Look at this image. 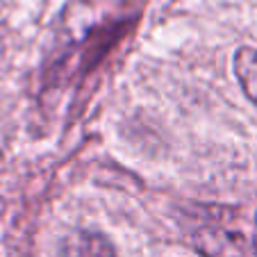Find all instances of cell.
<instances>
[{"label":"cell","mask_w":257,"mask_h":257,"mask_svg":"<svg viewBox=\"0 0 257 257\" xmlns=\"http://www.w3.org/2000/svg\"><path fill=\"white\" fill-rule=\"evenodd\" d=\"M196 248L205 257H248L243 234L230 230H203L196 237Z\"/></svg>","instance_id":"6da1fadb"},{"label":"cell","mask_w":257,"mask_h":257,"mask_svg":"<svg viewBox=\"0 0 257 257\" xmlns=\"http://www.w3.org/2000/svg\"><path fill=\"white\" fill-rule=\"evenodd\" d=\"M234 73L243 93L257 105V48H239L234 57Z\"/></svg>","instance_id":"3957f363"},{"label":"cell","mask_w":257,"mask_h":257,"mask_svg":"<svg viewBox=\"0 0 257 257\" xmlns=\"http://www.w3.org/2000/svg\"><path fill=\"white\" fill-rule=\"evenodd\" d=\"M255 252H257V234H255Z\"/></svg>","instance_id":"277c9868"},{"label":"cell","mask_w":257,"mask_h":257,"mask_svg":"<svg viewBox=\"0 0 257 257\" xmlns=\"http://www.w3.org/2000/svg\"><path fill=\"white\" fill-rule=\"evenodd\" d=\"M64 257H116L112 241L100 232L78 230L66 237L62 246Z\"/></svg>","instance_id":"7a4b0ae2"}]
</instances>
